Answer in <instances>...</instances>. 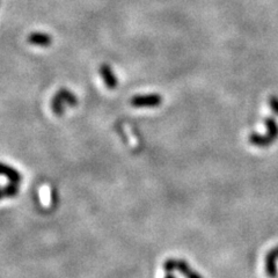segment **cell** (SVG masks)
Returning a JSON list of instances; mask_svg holds the SVG:
<instances>
[{
    "label": "cell",
    "mask_w": 278,
    "mask_h": 278,
    "mask_svg": "<svg viewBox=\"0 0 278 278\" xmlns=\"http://www.w3.org/2000/svg\"><path fill=\"white\" fill-rule=\"evenodd\" d=\"M78 106V98L67 88H60L51 99V111L56 116H63L67 107Z\"/></svg>",
    "instance_id": "cell-1"
},
{
    "label": "cell",
    "mask_w": 278,
    "mask_h": 278,
    "mask_svg": "<svg viewBox=\"0 0 278 278\" xmlns=\"http://www.w3.org/2000/svg\"><path fill=\"white\" fill-rule=\"evenodd\" d=\"M130 104L135 108H156L163 104V97L160 94L135 95Z\"/></svg>",
    "instance_id": "cell-2"
},
{
    "label": "cell",
    "mask_w": 278,
    "mask_h": 278,
    "mask_svg": "<svg viewBox=\"0 0 278 278\" xmlns=\"http://www.w3.org/2000/svg\"><path fill=\"white\" fill-rule=\"evenodd\" d=\"M277 261H278V252L277 248L275 247L266 255V261H264V266H266V274L270 278H277L278 276V269H277Z\"/></svg>",
    "instance_id": "cell-3"
},
{
    "label": "cell",
    "mask_w": 278,
    "mask_h": 278,
    "mask_svg": "<svg viewBox=\"0 0 278 278\" xmlns=\"http://www.w3.org/2000/svg\"><path fill=\"white\" fill-rule=\"evenodd\" d=\"M27 42L35 47L48 48L53 44L54 39H53V36L48 33L34 32L32 34H29V36L27 37Z\"/></svg>",
    "instance_id": "cell-4"
},
{
    "label": "cell",
    "mask_w": 278,
    "mask_h": 278,
    "mask_svg": "<svg viewBox=\"0 0 278 278\" xmlns=\"http://www.w3.org/2000/svg\"><path fill=\"white\" fill-rule=\"evenodd\" d=\"M99 72H100L101 78L104 79L106 87H107L108 89H115L116 87H117V85H118L117 78H116V75L114 73V71H112L111 65L107 63L101 64L100 68H99Z\"/></svg>",
    "instance_id": "cell-5"
},
{
    "label": "cell",
    "mask_w": 278,
    "mask_h": 278,
    "mask_svg": "<svg viewBox=\"0 0 278 278\" xmlns=\"http://www.w3.org/2000/svg\"><path fill=\"white\" fill-rule=\"evenodd\" d=\"M1 174L7 177L9 182H12V183H15V184L21 183L22 181L21 173H20L19 170H16L15 168L8 166V165L6 164L1 165Z\"/></svg>",
    "instance_id": "cell-6"
},
{
    "label": "cell",
    "mask_w": 278,
    "mask_h": 278,
    "mask_svg": "<svg viewBox=\"0 0 278 278\" xmlns=\"http://www.w3.org/2000/svg\"><path fill=\"white\" fill-rule=\"evenodd\" d=\"M248 142L252 144V145L257 147H268L270 146L271 144L275 143L268 135H260V133L256 132H253L252 135H249Z\"/></svg>",
    "instance_id": "cell-7"
},
{
    "label": "cell",
    "mask_w": 278,
    "mask_h": 278,
    "mask_svg": "<svg viewBox=\"0 0 278 278\" xmlns=\"http://www.w3.org/2000/svg\"><path fill=\"white\" fill-rule=\"evenodd\" d=\"M176 270L181 273L185 278H203L200 274L196 271L191 270L189 264L184 260H177L176 261Z\"/></svg>",
    "instance_id": "cell-8"
},
{
    "label": "cell",
    "mask_w": 278,
    "mask_h": 278,
    "mask_svg": "<svg viewBox=\"0 0 278 278\" xmlns=\"http://www.w3.org/2000/svg\"><path fill=\"white\" fill-rule=\"evenodd\" d=\"M264 124H266V128H267V135L275 142V140L278 138L277 121L273 117V116H269V117H266V119H264Z\"/></svg>",
    "instance_id": "cell-9"
},
{
    "label": "cell",
    "mask_w": 278,
    "mask_h": 278,
    "mask_svg": "<svg viewBox=\"0 0 278 278\" xmlns=\"http://www.w3.org/2000/svg\"><path fill=\"white\" fill-rule=\"evenodd\" d=\"M18 193H19V184L9 182V184L5 185V187L2 188L1 195L4 198H13L18 195Z\"/></svg>",
    "instance_id": "cell-10"
},
{
    "label": "cell",
    "mask_w": 278,
    "mask_h": 278,
    "mask_svg": "<svg viewBox=\"0 0 278 278\" xmlns=\"http://www.w3.org/2000/svg\"><path fill=\"white\" fill-rule=\"evenodd\" d=\"M176 261L175 259H168L164 262V270L166 273H171V271L176 270Z\"/></svg>",
    "instance_id": "cell-11"
},
{
    "label": "cell",
    "mask_w": 278,
    "mask_h": 278,
    "mask_svg": "<svg viewBox=\"0 0 278 278\" xmlns=\"http://www.w3.org/2000/svg\"><path fill=\"white\" fill-rule=\"evenodd\" d=\"M268 102H269V106H270L271 111H274V114L278 115V98L275 97V95H271V97L269 98V100H268Z\"/></svg>",
    "instance_id": "cell-12"
},
{
    "label": "cell",
    "mask_w": 278,
    "mask_h": 278,
    "mask_svg": "<svg viewBox=\"0 0 278 278\" xmlns=\"http://www.w3.org/2000/svg\"><path fill=\"white\" fill-rule=\"evenodd\" d=\"M164 278H176V277H175L174 275L171 274V273H167V275H166V276H165Z\"/></svg>",
    "instance_id": "cell-13"
},
{
    "label": "cell",
    "mask_w": 278,
    "mask_h": 278,
    "mask_svg": "<svg viewBox=\"0 0 278 278\" xmlns=\"http://www.w3.org/2000/svg\"><path fill=\"white\" fill-rule=\"evenodd\" d=\"M276 248H277V252H278V246H277V247H276Z\"/></svg>",
    "instance_id": "cell-14"
}]
</instances>
